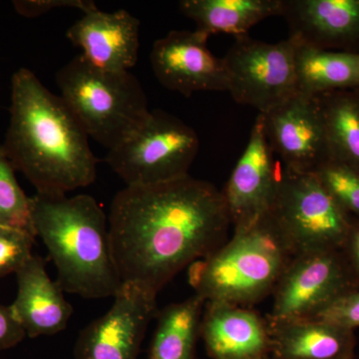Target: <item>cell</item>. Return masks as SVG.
<instances>
[{"label":"cell","mask_w":359,"mask_h":359,"mask_svg":"<svg viewBox=\"0 0 359 359\" xmlns=\"http://www.w3.org/2000/svg\"><path fill=\"white\" fill-rule=\"evenodd\" d=\"M108 221L122 283L156 294L182 269L226 243L231 226L222 191L190 175L125 187L111 203Z\"/></svg>","instance_id":"6da1fadb"},{"label":"cell","mask_w":359,"mask_h":359,"mask_svg":"<svg viewBox=\"0 0 359 359\" xmlns=\"http://www.w3.org/2000/svg\"><path fill=\"white\" fill-rule=\"evenodd\" d=\"M88 138L60 95L32 70L14 73L11 121L1 146L37 194L66 195L95 182L98 161Z\"/></svg>","instance_id":"7a4b0ae2"},{"label":"cell","mask_w":359,"mask_h":359,"mask_svg":"<svg viewBox=\"0 0 359 359\" xmlns=\"http://www.w3.org/2000/svg\"><path fill=\"white\" fill-rule=\"evenodd\" d=\"M32 226L55 264L65 292L84 299L114 297L122 285L111 247L109 221L90 195L30 198Z\"/></svg>","instance_id":"3957f363"},{"label":"cell","mask_w":359,"mask_h":359,"mask_svg":"<svg viewBox=\"0 0 359 359\" xmlns=\"http://www.w3.org/2000/svg\"><path fill=\"white\" fill-rule=\"evenodd\" d=\"M292 256L269 212L189 269V283L205 304L247 306L273 294Z\"/></svg>","instance_id":"277c9868"},{"label":"cell","mask_w":359,"mask_h":359,"mask_svg":"<svg viewBox=\"0 0 359 359\" xmlns=\"http://www.w3.org/2000/svg\"><path fill=\"white\" fill-rule=\"evenodd\" d=\"M60 97L85 132L112 150L143 126L150 116L148 99L130 71H107L80 54L56 74Z\"/></svg>","instance_id":"5b68a950"},{"label":"cell","mask_w":359,"mask_h":359,"mask_svg":"<svg viewBox=\"0 0 359 359\" xmlns=\"http://www.w3.org/2000/svg\"><path fill=\"white\" fill-rule=\"evenodd\" d=\"M269 216L292 256L321 250H340L351 216L316 174L285 169Z\"/></svg>","instance_id":"8992f818"},{"label":"cell","mask_w":359,"mask_h":359,"mask_svg":"<svg viewBox=\"0 0 359 359\" xmlns=\"http://www.w3.org/2000/svg\"><path fill=\"white\" fill-rule=\"evenodd\" d=\"M199 149L192 127L153 110L138 131L108 151L106 162L126 186L155 185L188 176Z\"/></svg>","instance_id":"52a82bcc"},{"label":"cell","mask_w":359,"mask_h":359,"mask_svg":"<svg viewBox=\"0 0 359 359\" xmlns=\"http://www.w3.org/2000/svg\"><path fill=\"white\" fill-rule=\"evenodd\" d=\"M295 52L297 40L290 36L278 43L236 37L224 57L229 93L259 114L278 107L297 93Z\"/></svg>","instance_id":"ba28073f"},{"label":"cell","mask_w":359,"mask_h":359,"mask_svg":"<svg viewBox=\"0 0 359 359\" xmlns=\"http://www.w3.org/2000/svg\"><path fill=\"white\" fill-rule=\"evenodd\" d=\"M358 289L340 250L297 255L276 283L266 320L316 318L340 297Z\"/></svg>","instance_id":"9c48e42d"},{"label":"cell","mask_w":359,"mask_h":359,"mask_svg":"<svg viewBox=\"0 0 359 359\" xmlns=\"http://www.w3.org/2000/svg\"><path fill=\"white\" fill-rule=\"evenodd\" d=\"M157 295L137 283H122L109 311L80 332L74 359L138 358Z\"/></svg>","instance_id":"30bf717a"},{"label":"cell","mask_w":359,"mask_h":359,"mask_svg":"<svg viewBox=\"0 0 359 359\" xmlns=\"http://www.w3.org/2000/svg\"><path fill=\"white\" fill-rule=\"evenodd\" d=\"M259 115L269 146L282 158L285 169L313 174L330 161L318 96L297 92L278 107Z\"/></svg>","instance_id":"8fae6325"},{"label":"cell","mask_w":359,"mask_h":359,"mask_svg":"<svg viewBox=\"0 0 359 359\" xmlns=\"http://www.w3.org/2000/svg\"><path fill=\"white\" fill-rule=\"evenodd\" d=\"M209 39L196 29L173 30L155 42L150 62L165 88L187 97L196 92H228L224 58L208 48Z\"/></svg>","instance_id":"7c38bea8"},{"label":"cell","mask_w":359,"mask_h":359,"mask_svg":"<svg viewBox=\"0 0 359 359\" xmlns=\"http://www.w3.org/2000/svg\"><path fill=\"white\" fill-rule=\"evenodd\" d=\"M280 173L259 114L245 151L222 191L233 229L249 226L268 214Z\"/></svg>","instance_id":"4fadbf2b"},{"label":"cell","mask_w":359,"mask_h":359,"mask_svg":"<svg viewBox=\"0 0 359 359\" xmlns=\"http://www.w3.org/2000/svg\"><path fill=\"white\" fill-rule=\"evenodd\" d=\"M280 16L302 43L359 53V0H283Z\"/></svg>","instance_id":"5bb4252c"},{"label":"cell","mask_w":359,"mask_h":359,"mask_svg":"<svg viewBox=\"0 0 359 359\" xmlns=\"http://www.w3.org/2000/svg\"><path fill=\"white\" fill-rule=\"evenodd\" d=\"M67 39L89 63L107 71H129L138 61L140 20L126 11L84 13L68 29Z\"/></svg>","instance_id":"9a60e30c"},{"label":"cell","mask_w":359,"mask_h":359,"mask_svg":"<svg viewBox=\"0 0 359 359\" xmlns=\"http://www.w3.org/2000/svg\"><path fill=\"white\" fill-rule=\"evenodd\" d=\"M201 337L212 359H268V320L243 306L205 304Z\"/></svg>","instance_id":"2e32d148"},{"label":"cell","mask_w":359,"mask_h":359,"mask_svg":"<svg viewBox=\"0 0 359 359\" xmlns=\"http://www.w3.org/2000/svg\"><path fill=\"white\" fill-rule=\"evenodd\" d=\"M15 275L18 295L11 308L26 335L34 339L65 330L72 306L58 282H53L47 273L43 257L33 255Z\"/></svg>","instance_id":"e0dca14e"},{"label":"cell","mask_w":359,"mask_h":359,"mask_svg":"<svg viewBox=\"0 0 359 359\" xmlns=\"http://www.w3.org/2000/svg\"><path fill=\"white\" fill-rule=\"evenodd\" d=\"M268 323L276 359H354V330L320 318Z\"/></svg>","instance_id":"ac0fdd59"},{"label":"cell","mask_w":359,"mask_h":359,"mask_svg":"<svg viewBox=\"0 0 359 359\" xmlns=\"http://www.w3.org/2000/svg\"><path fill=\"white\" fill-rule=\"evenodd\" d=\"M180 8L208 37L228 33L248 35L252 26L282 14L283 0H183Z\"/></svg>","instance_id":"d6986e66"},{"label":"cell","mask_w":359,"mask_h":359,"mask_svg":"<svg viewBox=\"0 0 359 359\" xmlns=\"http://www.w3.org/2000/svg\"><path fill=\"white\" fill-rule=\"evenodd\" d=\"M295 68L299 93L318 96L359 90V53L323 50L297 40Z\"/></svg>","instance_id":"ffe728a7"},{"label":"cell","mask_w":359,"mask_h":359,"mask_svg":"<svg viewBox=\"0 0 359 359\" xmlns=\"http://www.w3.org/2000/svg\"><path fill=\"white\" fill-rule=\"evenodd\" d=\"M205 302L194 294L160 311L149 359H196Z\"/></svg>","instance_id":"44dd1931"},{"label":"cell","mask_w":359,"mask_h":359,"mask_svg":"<svg viewBox=\"0 0 359 359\" xmlns=\"http://www.w3.org/2000/svg\"><path fill=\"white\" fill-rule=\"evenodd\" d=\"M330 160L359 172V90L318 95Z\"/></svg>","instance_id":"7402d4cb"},{"label":"cell","mask_w":359,"mask_h":359,"mask_svg":"<svg viewBox=\"0 0 359 359\" xmlns=\"http://www.w3.org/2000/svg\"><path fill=\"white\" fill-rule=\"evenodd\" d=\"M15 171L0 145V224L33 231L30 198L18 184Z\"/></svg>","instance_id":"603a6c76"},{"label":"cell","mask_w":359,"mask_h":359,"mask_svg":"<svg viewBox=\"0 0 359 359\" xmlns=\"http://www.w3.org/2000/svg\"><path fill=\"white\" fill-rule=\"evenodd\" d=\"M313 174L347 214L359 219V172L330 160Z\"/></svg>","instance_id":"cb8c5ba5"},{"label":"cell","mask_w":359,"mask_h":359,"mask_svg":"<svg viewBox=\"0 0 359 359\" xmlns=\"http://www.w3.org/2000/svg\"><path fill=\"white\" fill-rule=\"evenodd\" d=\"M33 231L0 224V278L16 273L33 256Z\"/></svg>","instance_id":"d4e9b609"},{"label":"cell","mask_w":359,"mask_h":359,"mask_svg":"<svg viewBox=\"0 0 359 359\" xmlns=\"http://www.w3.org/2000/svg\"><path fill=\"white\" fill-rule=\"evenodd\" d=\"M316 318L355 330L359 327V289L340 297Z\"/></svg>","instance_id":"484cf974"},{"label":"cell","mask_w":359,"mask_h":359,"mask_svg":"<svg viewBox=\"0 0 359 359\" xmlns=\"http://www.w3.org/2000/svg\"><path fill=\"white\" fill-rule=\"evenodd\" d=\"M14 8L25 18H37L59 8L80 9L83 13L95 11V2L91 0H22L14 1Z\"/></svg>","instance_id":"4316f807"},{"label":"cell","mask_w":359,"mask_h":359,"mask_svg":"<svg viewBox=\"0 0 359 359\" xmlns=\"http://www.w3.org/2000/svg\"><path fill=\"white\" fill-rule=\"evenodd\" d=\"M25 337V330L16 320L11 306H0V351L13 348Z\"/></svg>","instance_id":"83f0119b"},{"label":"cell","mask_w":359,"mask_h":359,"mask_svg":"<svg viewBox=\"0 0 359 359\" xmlns=\"http://www.w3.org/2000/svg\"><path fill=\"white\" fill-rule=\"evenodd\" d=\"M340 252L359 287V219L351 217L348 233Z\"/></svg>","instance_id":"f1b7e54d"},{"label":"cell","mask_w":359,"mask_h":359,"mask_svg":"<svg viewBox=\"0 0 359 359\" xmlns=\"http://www.w3.org/2000/svg\"><path fill=\"white\" fill-rule=\"evenodd\" d=\"M268 359H269V358H268Z\"/></svg>","instance_id":"f546056e"}]
</instances>
